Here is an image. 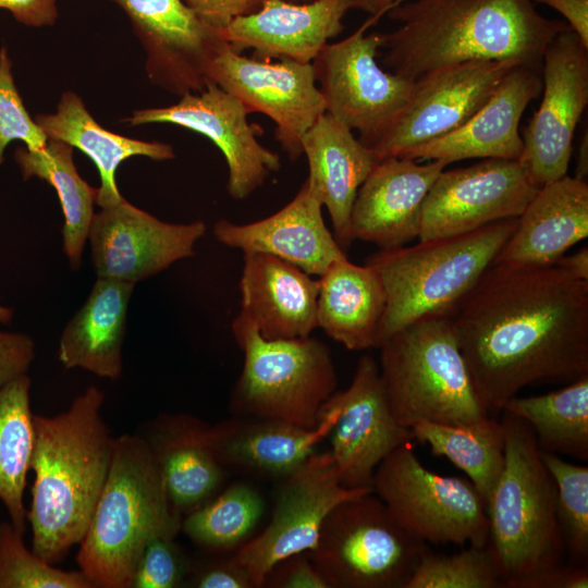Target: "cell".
<instances>
[{
	"mask_svg": "<svg viewBox=\"0 0 588 588\" xmlns=\"http://www.w3.org/2000/svg\"><path fill=\"white\" fill-rule=\"evenodd\" d=\"M449 318L489 416L525 387L588 375V281L556 264H492Z\"/></svg>",
	"mask_w": 588,
	"mask_h": 588,
	"instance_id": "1",
	"label": "cell"
},
{
	"mask_svg": "<svg viewBox=\"0 0 588 588\" xmlns=\"http://www.w3.org/2000/svg\"><path fill=\"white\" fill-rule=\"evenodd\" d=\"M385 14L399 26L380 33L381 63L412 81L470 61L541 68L549 44L568 27L540 14L531 0H412Z\"/></svg>",
	"mask_w": 588,
	"mask_h": 588,
	"instance_id": "2",
	"label": "cell"
},
{
	"mask_svg": "<svg viewBox=\"0 0 588 588\" xmlns=\"http://www.w3.org/2000/svg\"><path fill=\"white\" fill-rule=\"evenodd\" d=\"M103 392L89 387L66 411L34 415L27 522L32 550L50 564L82 541L111 465L114 438L103 420Z\"/></svg>",
	"mask_w": 588,
	"mask_h": 588,
	"instance_id": "3",
	"label": "cell"
},
{
	"mask_svg": "<svg viewBox=\"0 0 588 588\" xmlns=\"http://www.w3.org/2000/svg\"><path fill=\"white\" fill-rule=\"evenodd\" d=\"M181 529L182 515L170 503L145 438H114L105 485L78 544L79 571L95 588H130L145 547Z\"/></svg>",
	"mask_w": 588,
	"mask_h": 588,
	"instance_id": "4",
	"label": "cell"
},
{
	"mask_svg": "<svg viewBox=\"0 0 588 588\" xmlns=\"http://www.w3.org/2000/svg\"><path fill=\"white\" fill-rule=\"evenodd\" d=\"M504 466L488 502L489 541L504 588H524L565 553L556 490L530 426L502 411Z\"/></svg>",
	"mask_w": 588,
	"mask_h": 588,
	"instance_id": "5",
	"label": "cell"
},
{
	"mask_svg": "<svg viewBox=\"0 0 588 588\" xmlns=\"http://www.w3.org/2000/svg\"><path fill=\"white\" fill-rule=\"evenodd\" d=\"M518 223L501 220L464 234L379 249L366 262L379 273L385 310L377 348L420 319L449 316L493 264Z\"/></svg>",
	"mask_w": 588,
	"mask_h": 588,
	"instance_id": "6",
	"label": "cell"
},
{
	"mask_svg": "<svg viewBox=\"0 0 588 588\" xmlns=\"http://www.w3.org/2000/svg\"><path fill=\"white\" fill-rule=\"evenodd\" d=\"M380 378L395 419L463 425L489 414L475 390L449 316L420 319L383 341Z\"/></svg>",
	"mask_w": 588,
	"mask_h": 588,
	"instance_id": "7",
	"label": "cell"
},
{
	"mask_svg": "<svg viewBox=\"0 0 588 588\" xmlns=\"http://www.w3.org/2000/svg\"><path fill=\"white\" fill-rule=\"evenodd\" d=\"M232 332L244 354L232 392L233 409L248 417L316 427L322 405L338 385L328 345L311 335L267 340L241 315L232 321Z\"/></svg>",
	"mask_w": 588,
	"mask_h": 588,
	"instance_id": "8",
	"label": "cell"
},
{
	"mask_svg": "<svg viewBox=\"0 0 588 588\" xmlns=\"http://www.w3.org/2000/svg\"><path fill=\"white\" fill-rule=\"evenodd\" d=\"M429 550L368 491L340 502L306 553L330 588H404Z\"/></svg>",
	"mask_w": 588,
	"mask_h": 588,
	"instance_id": "9",
	"label": "cell"
},
{
	"mask_svg": "<svg viewBox=\"0 0 588 588\" xmlns=\"http://www.w3.org/2000/svg\"><path fill=\"white\" fill-rule=\"evenodd\" d=\"M371 488L396 523L427 544H488L487 503L473 482L427 469L409 444L378 465Z\"/></svg>",
	"mask_w": 588,
	"mask_h": 588,
	"instance_id": "10",
	"label": "cell"
},
{
	"mask_svg": "<svg viewBox=\"0 0 588 588\" xmlns=\"http://www.w3.org/2000/svg\"><path fill=\"white\" fill-rule=\"evenodd\" d=\"M379 19L369 15L350 36L327 44L311 62L326 112L357 131L358 139L367 147L405 106L415 82L379 65L380 33H367Z\"/></svg>",
	"mask_w": 588,
	"mask_h": 588,
	"instance_id": "11",
	"label": "cell"
},
{
	"mask_svg": "<svg viewBox=\"0 0 588 588\" xmlns=\"http://www.w3.org/2000/svg\"><path fill=\"white\" fill-rule=\"evenodd\" d=\"M541 76L542 99L524 131L518 159L537 188L567 174L575 130L588 103V47L569 26L547 47Z\"/></svg>",
	"mask_w": 588,
	"mask_h": 588,
	"instance_id": "12",
	"label": "cell"
},
{
	"mask_svg": "<svg viewBox=\"0 0 588 588\" xmlns=\"http://www.w3.org/2000/svg\"><path fill=\"white\" fill-rule=\"evenodd\" d=\"M207 82L236 97L252 112L268 115L290 160L302 155V138L326 112L311 63L243 56L225 42L210 62Z\"/></svg>",
	"mask_w": 588,
	"mask_h": 588,
	"instance_id": "13",
	"label": "cell"
},
{
	"mask_svg": "<svg viewBox=\"0 0 588 588\" xmlns=\"http://www.w3.org/2000/svg\"><path fill=\"white\" fill-rule=\"evenodd\" d=\"M281 480L269 524L233 555L255 588L264 586L277 563L316 546L324 519L340 502L372 491L343 486L330 451H315Z\"/></svg>",
	"mask_w": 588,
	"mask_h": 588,
	"instance_id": "14",
	"label": "cell"
},
{
	"mask_svg": "<svg viewBox=\"0 0 588 588\" xmlns=\"http://www.w3.org/2000/svg\"><path fill=\"white\" fill-rule=\"evenodd\" d=\"M516 60L470 61L414 82L405 106L369 147L379 160L448 134L464 124L490 97Z\"/></svg>",
	"mask_w": 588,
	"mask_h": 588,
	"instance_id": "15",
	"label": "cell"
},
{
	"mask_svg": "<svg viewBox=\"0 0 588 588\" xmlns=\"http://www.w3.org/2000/svg\"><path fill=\"white\" fill-rule=\"evenodd\" d=\"M248 109L233 95L207 82L168 107L133 111L122 120L128 126L170 123L209 138L222 152L229 169L226 189L232 199L243 200L280 170V156L257 139L248 122Z\"/></svg>",
	"mask_w": 588,
	"mask_h": 588,
	"instance_id": "16",
	"label": "cell"
},
{
	"mask_svg": "<svg viewBox=\"0 0 588 588\" xmlns=\"http://www.w3.org/2000/svg\"><path fill=\"white\" fill-rule=\"evenodd\" d=\"M537 191L518 160L483 159L444 169L424 200L418 240L464 234L518 218Z\"/></svg>",
	"mask_w": 588,
	"mask_h": 588,
	"instance_id": "17",
	"label": "cell"
},
{
	"mask_svg": "<svg viewBox=\"0 0 588 588\" xmlns=\"http://www.w3.org/2000/svg\"><path fill=\"white\" fill-rule=\"evenodd\" d=\"M131 21L151 84L175 95L201 90L207 69L228 42L183 0H111Z\"/></svg>",
	"mask_w": 588,
	"mask_h": 588,
	"instance_id": "18",
	"label": "cell"
},
{
	"mask_svg": "<svg viewBox=\"0 0 588 588\" xmlns=\"http://www.w3.org/2000/svg\"><path fill=\"white\" fill-rule=\"evenodd\" d=\"M327 402L335 411L328 438L341 483L371 488L378 465L414 439L411 428L399 424L390 409L377 362L362 356L351 384Z\"/></svg>",
	"mask_w": 588,
	"mask_h": 588,
	"instance_id": "19",
	"label": "cell"
},
{
	"mask_svg": "<svg viewBox=\"0 0 588 588\" xmlns=\"http://www.w3.org/2000/svg\"><path fill=\"white\" fill-rule=\"evenodd\" d=\"M205 222L169 223L125 198L94 213L88 238L98 277L136 283L194 255Z\"/></svg>",
	"mask_w": 588,
	"mask_h": 588,
	"instance_id": "20",
	"label": "cell"
},
{
	"mask_svg": "<svg viewBox=\"0 0 588 588\" xmlns=\"http://www.w3.org/2000/svg\"><path fill=\"white\" fill-rule=\"evenodd\" d=\"M541 89V68L518 64L464 124L406 150L400 158L446 164L474 158L518 160L523 151L519 122Z\"/></svg>",
	"mask_w": 588,
	"mask_h": 588,
	"instance_id": "21",
	"label": "cell"
},
{
	"mask_svg": "<svg viewBox=\"0 0 588 588\" xmlns=\"http://www.w3.org/2000/svg\"><path fill=\"white\" fill-rule=\"evenodd\" d=\"M448 164L388 157L379 160L359 187L350 221L353 241L379 249L405 246L419 235L424 200Z\"/></svg>",
	"mask_w": 588,
	"mask_h": 588,
	"instance_id": "22",
	"label": "cell"
},
{
	"mask_svg": "<svg viewBox=\"0 0 588 588\" xmlns=\"http://www.w3.org/2000/svg\"><path fill=\"white\" fill-rule=\"evenodd\" d=\"M352 2L264 0L256 12L232 19L223 35L238 52L249 48L253 57L260 59L311 63L329 40L343 32V19Z\"/></svg>",
	"mask_w": 588,
	"mask_h": 588,
	"instance_id": "23",
	"label": "cell"
},
{
	"mask_svg": "<svg viewBox=\"0 0 588 588\" xmlns=\"http://www.w3.org/2000/svg\"><path fill=\"white\" fill-rule=\"evenodd\" d=\"M215 237L223 245L244 253H261L293 264L311 275L320 277L334 261L347 258L329 231L322 205L304 182L283 208L261 220L234 223L218 220Z\"/></svg>",
	"mask_w": 588,
	"mask_h": 588,
	"instance_id": "24",
	"label": "cell"
},
{
	"mask_svg": "<svg viewBox=\"0 0 588 588\" xmlns=\"http://www.w3.org/2000/svg\"><path fill=\"white\" fill-rule=\"evenodd\" d=\"M238 289V315L267 340L306 338L318 328L319 282L291 262L244 253Z\"/></svg>",
	"mask_w": 588,
	"mask_h": 588,
	"instance_id": "25",
	"label": "cell"
},
{
	"mask_svg": "<svg viewBox=\"0 0 588 588\" xmlns=\"http://www.w3.org/2000/svg\"><path fill=\"white\" fill-rule=\"evenodd\" d=\"M302 151L308 163V189L327 208L333 235L345 249L353 242L350 221L357 192L378 159L327 112L304 134Z\"/></svg>",
	"mask_w": 588,
	"mask_h": 588,
	"instance_id": "26",
	"label": "cell"
},
{
	"mask_svg": "<svg viewBox=\"0 0 588 588\" xmlns=\"http://www.w3.org/2000/svg\"><path fill=\"white\" fill-rule=\"evenodd\" d=\"M334 420L328 402L314 428L270 418L230 419L211 426L213 446L225 468L283 479L328 438Z\"/></svg>",
	"mask_w": 588,
	"mask_h": 588,
	"instance_id": "27",
	"label": "cell"
},
{
	"mask_svg": "<svg viewBox=\"0 0 588 588\" xmlns=\"http://www.w3.org/2000/svg\"><path fill=\"white\" fill-rule=\"evenodd\" d=\"M587 235V181L566 174L538 188L493 264L553 265Z\"/></svg>",
	"mask_w": 588,
	"mask_h": 588,
	"instance_id": "28",
	"label": "cell"
},
{
	"mask_svg": "<svg viewBox=\"0 0 588 588\" xmlns=\"http://www.w3.org/2000/svg\"><path fill=\"white\" fill-rule=\"evenodd\" d=\"M143 437L179 514L200 506L221 486L225 467L217 456L211 426L187 414L162 415Z\"/></svg>",
	"mask_w": 588,
	"mask_h": 588,
	"instance_id": "29",
	"label": "cell"
},
{
	"mask_svg": "<svg viewBox=\"0 0 588 588\" xmlns=\"http://www.w3.org/2000/svg\"><path fill=\"white\" fill-rule=\"evenodd\" d=\"M135 283L98 277L84 305L63 330L59 360L98 377L118 379L127 306Z\"/></svg>",
	"mask_w": 588,
	"mask_h": 588,
	"instance_id": "30",
	"label": "cell"
},
{
	"mask_svg": "<svg viewBox=\"0 0 588 588\" xmlns=\"http://www.w3.org/2000/svg\"><path fill=\"white\" fill-rule=\"evenodd\" d=\"M35 121L48 139L64 142L94 161L100 175L96 204L101 208L124 199L115 183V171L124 160L144 156L163 161L175 156L169 144L130 138L103 128L73 91L62 94L54 113L37 114Z\"/></svg>",
	"mask_w": 588,
	"mask_h": 588,
	"instance_id": "31",
	"label": "cell"
},
{
	"mask_svg": "<svg viewBox=\"0 0 588 588\" xmlns=\"http://www.w3.org/2000/svg\"><path fill=\"white\" fill-rule=\"evenodd\" d=\"M318 282V328L347 350L377 347L387 303L377 270L343 258L334 261Z\"/></svg>",
	"mask_w": 588,
	"mask_h": 588,
	"instance_id": "32",
	"label": "cell"
},
{
	"mask_svg": "<svg viewBox=\"0 0 588 588\" xmlns=\"http://www.w3.org/2000/svg\"><path fill=\"white\" fill-rule=\"evenodd\" d=\"M14 159L25 180L37 176L56 189L64 216L63 249L71 267L77 269L88 238L98 188L81 177L73 161V147L64 142L48 139L39 150L17 147Z\"/></svg>",
	"mask_w": 588,
	"mask_h": 588,
	"instance_id": "33",
	"label": "cell"
},
{
	"mask_svg": "<svg viewBox=\"0 0 588 588\" xmlns=\"http://www.w3.org/2000/svg\"><path fill=\"white\" fill-rule=\"evenodd\" d=\"M414 439L462 469L487 503L504 466V431L500 420L487 416L463 424L418 421L411 427Z\"/></svg>",
	"mask_w": 588,
	"mask_h": 588,
	"instance_id": "34",
	"label": "cell"
},
{
	"mask_svg": "<svg viewBox=\"0 0 588 588\" xmlns=\"http://www.w3.org/2000/svg\"><path fill=\"white\" fill-rule=\"evenodd\" d=\"M502 411L530 426L540 450L588 461V375L546 394L514 395Z\"/></svg>",
	"mask_w": 588,
	"mask_h": 588,
	"instance_id": "35",
	"label": "cell"
},
{
	"mask_svg": "<svg viewBox=\"0 0 588 588\" xmlns=\"http://www.w3.org/2000/svg\"><path fill=\"white\" fill-rule=\"evenodd\" d=\"M29 389L26 373L0 389V501L22 534L26 531L24 490L35 439Z\"/></svg>",
	"mask_w": 588,
	"mask_h": 588,
	"instance_id": "36",
	"label": "cell"
},
{
	"mask_svg": "<svg viewBox=\"0 0 588 588\" xmlns=\"http://www.w3.org/2000/svg\"><path fill=\"white\" fill-rule=\"evenodd\" d=\"M261 495L249 485L237 482L212 501L186 514L182 529L196 544L224 551L248 538L264 514Z\"/></svg>",
	"mask_w": 588,
	"mask_h": 588,
	"instance_id": "37",
	"label": "cell"
},
{
	"mask_svg": "<svg viewBox=\"0 0 588 588\" xmlns=\"http://www.w3.org/2000/svg\"><path fill=\"white\" fill-rule=\"evenodd\" d=\"M542 462L556 490V516L574 564L588 565V467L566 462L559 454L540 450Z\"/></svg>",
	"mask_w": 588,
	"mask_h": 588,
	"instance_id": "38",
	"label": "cell"
},
{
	"mask_svg": "<svg viewBox=\"0 0 588 588\" xmlns=\"http://www.w3.org/2000/svg\"><path fill=\"white\" fill-rule=\"evenodd\" d=\"M404 588H504V584L487 544L452 554L427 551Z\"/></svg>",
	"mask_w": 588,
	"mask_h": 588,
	"instance_id": "39",
	"label": "cell"
},
{
	"mask_svg": "<svg viewBox=\"0 0 588 588\" xmlns=\"http://www.w3.org/2000/svg\"><path fill=\"white\" fill-rule=\"evenodd\" d=\"M10 520L0 523V588H95L78 571L50 564L24 542Z\"/></svg>",
	"mask_w": 588,
	"mask_h": 588,
	"instance_id": "40",
	"label": "cell"
},
{
	"mask_svg": "<svg viewBox=\"0 0 588 588\" xmlns=\"http://www.w3.org/2000/svg\"><path fill=\"white\" fill-rule=\"evenodd\" d=\"M22 140L29 150L45 147L48 138L44 131L32 119L16 89L12 61L8 49H0V164L4 160V151L12 140Z\"/></svg>",
	"mask_w": 588,
	"mask_h": 588,
	"instance_id": "41",
	"label": "cell"
},
{
	"mask_svg": "<svg viewBox=\"0 0 588 588\" xmlns=\"http://www.w3.org/2000/svg\"><path fill=\"white\" fill-rule=\"evenodd\" d=\"M174 539L157 537L145 547L130 588H177L187 583L192 571Z\"/></svg>",
	"mask_w": 588,
	"mask_h": 588,
	"instance_id": "42",
	"label": "cell"
},
{
	"mask_svg": "<svg viewBox=\"0 0 588 588\" xmlns=\"http://www.w3.org/2000/svg\"><path fill=\"white\" fill-rule=\"evenodd\" d=\"M270 588H330L306 552L277 563L267 574L264 586Z\"/></svg>",
	"mask_w": 588,
	"mask_h": 588,
	"instance_id": "43",
	"label": "cell"
},
{
	"mask_svg": "<svg viewBox=\"0 0 588 588\" xmlns=\"http://www.w3.org/2000/svg\"><path fill=\"white\" fill-rule=\"evenodd\" d=\"M186 584L196 588H255L248 572L233 556L192 571Z\"/></svg>",
	"mask_w": 588,
	"mask_h": 588,
	"instance_id": "44",
	"label": "cell"
},
{
	"mask_svg": "<svg viewBox=\"0 0 588 588\" xmlns=\"http://www.w3.org/2000/svg\"><path fill=\"white\" fill-rule=\"evenodd\" d=\"M34 358V342L22 333L0 331V389L25 375Z\"/></svg>",
	"mask_w": 588,
	"mask_h": 588,
	"instance_id": "45",
	"label": "cell"
},
{
	"mask_svg": "<svg viewBox=\"0 0 588 588\" xmlns=\"http://www.w3.org/2000/svg\"><path fill=\"white\" fill-rule=\"evenodd\" d=\"M201 20L223 29L240 15L256 12L264 0H183Z\"/></svg>",
	"mask_w": 588,
	"mask_h": 588,
	"instance_id": "46",
	"label": "cell"
},
{
	"mask_svg": "<svg viewBox=\"0 0 588 588\" xmlns=\"http://www.w3.org/2000/svg\"><path fill=\"white\" fill-rule=\"evenodd\" d=\"M16 22L30 27L53 25L58 19L57 0H0Z\"/></svg>",
	"mask_w": 588,
	"mask_h": 588,
	"instance_id": "47",
	"label": "cell"
},
{
	"mask_svg": "<svg viewBox=\"0 0 588 588\" xmlns=\"http://www.w3.org/2000/svg\"><path fill=\"white\" fill-rule=\"evenodd\" d=\"M588 568L559 564L529 579L524 588H587Z\"/></svg>",
	"mask_w": 588,
	"mask_h": 588,
	"instance_id": "48",
	"label": "cell"
},
{
	"mask_svg": "<svg viewBox=\"0 0 588 588\" xmlns=\"http://www.w3.org/2000/svg\"><path fill=\"white\" fill-rule=\"evenodd\" d=\"M558 11L588 47V0H531Z\"/></svg>",
	"mask_w": 588,
	"mask_h": 588,
	"instance_id": "49",
	"label": "cell"
},
{
	"mask_svg": "<svg viewBox=\"0 0 588 588\" xmlns=\"http://www.w3.org/2000/svg\"><path fill=\"white\" fill-rule=\"evenodd\" d=\"M556 265L566 269L575 278L588 281V248H580L578 252L571 256H563L556 262Z\"/></svg>",
	"mask_w": 588,
	"mask_h": 588,
	"instance_id": "50",
	"label": "cell"
},
{
	"mask_svg": "<svg viewBox=\"0 0 588 588\" xmlns=\"http://www.w3.org/2000/svg\"><path fill=\"white\" fill-rule=\"evenodd\" d=\"M405 0H353L352 9L368 13L369 15L382 16L392 7Z\"/></svg>",
	"mask_w": 588,
	"mask_h": 588,
	"instance_id": "51",
	"label": "cell"
},
{
	"mask_svg": "<svg viewBox=\"0 0 588 588\" xmlns=\"http://www.w3.org/2000/svg\"><path fill=\"white\" fill-rule=\"evenodd\" d=\"M587 174H588V143H587V134H585V136L581 138V142L578 148L575 177L586 181Z\"/></svg>",
	"mask_w": 588,
	"mask_h": 588,
	"instance_id": "52",
	"label": "cell"
},
{
	"mask_svg": "<svg viewBox=\"0 0 588 588\" xmlns=\"http://www.w3.org/2000/svg\"><path fill=\"white\" fill-rule=\"evenodd\" d=\"M13 311L12 309L0 305V322L9 323L12 319Z\"/></svg>",
	"mask_w": 588,
	"mask_h": 588,
	"instance_id": "53",
	"label": "cell"
},
{
	"mask_svg": "<svg viewBox=\"0 0 588 588\" xmlns=\"http://www.w3.org/2000/svg\"><path fill=\"white\" fill-rule=\"evenodd\" d=\"M285 1L294 2V3H304V2L311 1V0H285Z\"/></svg>",
	"mask_w": 588,
	"mask_h": 588,
	"instance_id": "54",
	"label": "cell"
}]
</instances>
